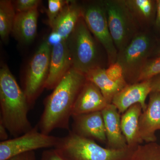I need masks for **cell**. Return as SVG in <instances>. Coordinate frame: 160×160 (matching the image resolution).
<instances>
[{"instance_id":"1","label":"cell","mask_w":160,"mask_h":160,"mask_svg":"<svg viewBox=\"0 0 160 160\" xmlns=\"http://www.w3.org/2000/svg\"><path fill=\"white\" fill-rule=\"evenodd\" d=\"M86 82L85 75L72 67L44 102L37 126L41 132L49 135L56 129L70 131L75 103Z\"/></svg>"},{"instance_id":"2","label":"cell","mask_w":160,"mask_h":160,"mask_svg":"<svg viewBox=\"0 0 160 160\" xmlns=\"http://www.w3.org/2000/svg\"><path fill=\"white\" fill-rule=\"evenodd\" d=\"M0 123L13 138L33 128L28 118L30 108L25 93L6 65L0 70Z\"/></svg>"},{"instance_id":"3","label":"cell","mask_w":160,"mask_h":160,"mask_svg":"<svg viewBox=\"0 0 160 160\" xmlns=\"http://www.w3.org/2000/svg\"><path fill=\"white\" fill-rule=\"evenodd\" d=\"M136 148H104L94 140L82 137L70 130L66 136L60 138L54 148L66 160H131Z\"/></svg>"},{"instance_id":"4","label":"cell","mask_w":160,"mask_h":160,"mask_svg":"<svg viewBox=\"0 0 160 160\" xmlns=\"http://www.w3.org/2000/svg\"><path fill=\"white\" fill-rule=\"evenodd\" d=\"M66 42L74 69L85 75L92 69L102 67L97 45L83 17Z\"/></svg>"},{"instance_id":"5","label":"cell","mask_w":160,"mask_h":160,"mask_svg":"<svg viewBox=\"0 0 160 160\" xmlns=\"http://www.w3.org/2000/svg\"><path fill=\"white\" fill-rule=\"evenodd\" d=\"M104 3L109 31L118 52L139 32V23L125 0H108Z\"/></svg>"},{"instance_id":"6","label":"cell","mask_w":160,"mask_h":160,"mask_svg":"<svg viewBox=\"0 0 160 160\" xmlns=\"http://www.w3.org/2000/svg\"><path fill=\"white\" fill-rule=\"evenodd\" d=\"M156 42L148 32H139L125 49L118 52L116 62L122 67L128 85L138 82L141 70L150 58Z\"/></svg>"},{"instance_id":"7","label":"cell","mask_w":160,"mask_h":160,"mask_svg":"<svg viewBox=\"0 0 160 160\" xmlns=\"http://www.w3.org/2000/svg\"><path fill=\"white\" fill-rule=\"evenodd\" d=\"M51 46L44 40L35 53L29 64L24 82V91L30 109L45 89L49 74Z\"/></svg>"},{"instance_id":"8","label":"cell","mask_w":160,"mask_h":160,"mask_svg":"<svg viewBox=\"0 0 160 160\" xmlns=\"http://www.w3.org/2000/svg\"><path fill=\"white\" fill-rule=\"evenodd\" d=\"M82 7L86 26L104 47L109 66L116 62L118 51L109 31L104 1L89 2Z\"/></svg>"},{"instance_id":"9","label":"cell","mask_w":160,"mask_h":160,"mask_svg":"<svg viewBox=\"0 0 160 160\" xmlns=\"http://www.w3.org/2000/svg\"><path fill=\"white\" fill-rule=\"evenodd\" d=\"M60 138L41 132L38 126L20 136L0 142V160H7L25 152L43 148H54Z\"/></svg>"},{"instance_id":"10","label":"cell","mask_w":160,"mask_h":160,"mask_svg":"<svg viewBox=\"0 0 160 160\" xmlns=\"http://www.w3.org/2000/svg\"><path fill=\"white\" fill-rule=\"evenodd\" d=\"M72 118L71 131L75 134L100 142H107L102 111L72 116Z\"/></svg>"},{"instance_id":"11","label":"cell","mask_w":160,"mask_h":160,"mask_svg":"<svg viewBox=\"0 0 160 160\" xmlns=\"http://www.w3.org/2000/svg\"><path fill=\"white\" fill-rule=\"evenodd\" d=\"M147 108L139 119V137L141 142H154L156 132L160 130V92H151Z\"/></svg>"},{"instance_id":"12","label":"cell","mask_w":160,"mask_h":160,"mask_svg":"<svg viewBox=\"0 0 160 160\" xmlns=\"http://www.w3.org/2000/svg\"><path fill=\"white\" fill-rule=\"evenodd\" d=\"M151 92L150 79L129 84L115 96L112 104L116 107L120 114H123L129 107L138 103L144 111L147 108L146 98Z\"/></svg>"},{"instance_id":"13","label":"cell","mask_w":160,"mask_h":160,"mask_svg":"<svg viewBox=\"0 0 160 160\" xmlns=\"http://www.w3.org/2000/svg\"><path fill=\"white\" fill-rule=\"evenodd\" d=\"M72 67L66 40H63L52 47L49 74L45 89H54Z\"/></svg>"},{"instance_id":"14","label":"cell","mask_w":160,"mask_h":160,"mask_svg":"<svg viewBox=\"0 0 160 160\" xmlns=\"http://www.w3.org/2000/svg\"><path fill=\"white\" fill-rule=\"evenodd\" d=\"M108 105L100 89L86 80L75 103L72 116L101 112Z\"/></svg>"},{"instance_id":"15","label":"cell","mask_w":160,"mask_h":160,"mask_svg":"<svg viewBox=\"0 0 160 160\" xmlns=\"http://www.w3.org/2000/svg\"><path fill=\"white\" fill-rule=\"evenodd\" d=\"M104 120L108 147L122 149L129 147L121 129V117L118 110L112 104L107 105L102 111Z\"/></svg>"},{"instance_id":"16","label":"cell","mask_w":160,"mask_h":160,"mask_svg":"<svg viewBox=\"0 0 160 160\" xmlns=\"http://www.w3.org/2000/svg\"><path fill=\"white\" fill-rule=\"evenodd\" d=\"M83 17L82 7L74 1H68L51 26L52 31L57 32L66 40Z\"/></svg>"},{"instance_id":"17","label":"cell","mask_w":160,"mask_h":160,"mask_svg":"<svg viewBox=\"0 0 160 160\" xmlns=\"http://www.w3.org/2000/svg\"><path fill=\"white\" fill-rule=\"evenodd\" d=\"M38 17V9L16 12L12 32L21 42L31 43L36 35Z\"/></svg>"},{"instance_id":"18","label":"cell","mask_w":160,"mask_h":160,"mask_svg":"<svg viewBox=\"0 0 160 160\" xmlns=\"http://www.w3.org/2000/svg\"><path fill=\"white\" fill-rule=\"evenodd\" d=\"M142 112L140 104H136L129 107L121 117V129L127 145L136 148L142 143L139 137V119Z\"/></svg>"},{"instance_id":"19","label":"cell","mask_w":160,"mask_h":160,"mask_svg":"<svg viewBox=\"0 0 160 160\" xmlns=\"http://www.w3.org/2000/svg\"><path fill=\"white\" fill-rule=\"evenodd\" d=\"M87 81L94 84L102 93L108 104H111L113 98L128 84L112 80L106 74V69L98 67L85 74Z\"/></svg>"},{"instance_id":"20","label":"cell","mask_w":160,"mask_h":160,"mask_svg":"<svg viewBox=\"0 0 160 160\" xmlns=\"http://www.w3.org/2000/svg\"><path fill=\"white\" fill-rule=\"evenodd\" d=\"M125 1L139 23H149L153 21L157 11L156 1L152 0Z\"/></svg>"},{"instance_id":"21","label":"cell","mask_w":160,"mask_h":160,"mask_svg":"<svg viewBox=\"0 0 160 160\" xmlns=\"http://www.w3.org/2000/svg\"><path fill=\"white\" fill-rule=\"evenodd\" d=\"M16 12L13 2L9 0L0 1V36L4 42H7L12 32Z\"/></svg>"},{"instance_id":"22","label":"cell","mask_w":160,"mask_h":160,"mask_svg":"<svg viewBox=\"0 0 160 160\" xmlns=\"http://www.w3.org/2000/svg\"><path fill=\"white\" fill-rule=\"evenodd\" d=\"M131 160H160V145L154 142L139 145L135 149Z\"/></svg>"},{"instance_id":"23","label":"cell","mask_w":160,"mask_h":160,"mask_svg":"<svg viewBox=\"0 0 160 160\" xmlns=\"http://www.w3.org/2000/svg\"><path fill=\"white\" fill-rule=\"evenodd\" d=\"M160 74V57L147 60L140 72L138 82L151 79Z\"/></svg>"},{"instance_id":"24","label":"cell","mask_w":160,"mask_h":160,"mask_svg":"<svg viewBox=\"0 0 160 160\" xmlns=\"http://www.w3.org/2000/svg\"><path fill=\"white\" fill-rule=\"evenodd\" d=\"M68 1L63 0H49L47 16L48 23L51 27L54 20L57 17L63 7L67 3Z\"/></svg>"},{"instance_id":"25","label":"cell","mask_w":160,"mask_h":160,"mask_svg":"<svg viewBox=\"0 0 160 160\" xmlns=\"http://www.w3.org/2000/svg\"><path fill=\"white\" fill-rule=\"evenodd\" d=\"M106 72L108 76L115 82L127 84L124 77L122 67L117 62L109 65V67L106 69Z\"/></svg>"},{"instance_id":"26","label":"cell","mask_w":160,"mask_h":160,"mask_svg":"<svg viewBox=\"0 0 160 160\" xmlns=\"http://www.w3.org/2000/svg\"><path fill=\"white\" fill-rule=\"evenodd\" d=\"M41 1L39 0H17L13 2L16 12H23L38 9Z\"/></svg>"},{"instance_id":"27","label":"cell","mask_w":160,"mask_h":160,"mask_svg":"<svg viewBox=\"0 0 160 160\" xmlns=\"http://www.w3.org/2000/svg\"><path fill=\"white\" fill-rule=\"evenodd\" d=\"M40 160H66L56 149L53 148L43 151Z\"/></svg>"},{"instance_id":"28","label":"cell","mask_w":160,"mask_h":160,"mask_svg":"<svg viewBox=\"0 0 160 160\" xmlns=\"http://www.w3.org/2000/svg\"><path fill=\"white\" fill-rule=\"evenodd\" d=\"M7 160H36L34 151L19 154Z\"/></svg>"},{"instance_id":"29","label":"cell","mask_w":160,"mask_h":160,"mask_svg":"<svg viewBox=\"0 0 160 160\" xmlns=\"http://www.w3.org/2000/svg\"><path fill=\"white\" fill-rule=\"evenodd\" d=\"M46 40L51 47L60 43L63 40L62 38L61 37L59 34L52 31L51 32V33L49 34Z\"/></svg>"},{"instance_id":"30","label":"cell","mask_w":160,"mask_h":160,"mask_svg":"<svg viewBox=\"0 0 160 160\" xmlns=\"http://www.w3.org/2000/svg\"><path fill=\"white\" fill-rule=\"evenodd\" d=\"M151 80L152 92H160V74L152 78Z\"/></svg>"},{"instance_id":"31","label":"cell","mask_w":160,"mask_h":160,"mask_svg":"<svg viewBox=\"0 0 160 160\" xmlns=\"http://www.w3.org/2000/svg\"><path fill=\"white\" fill-rule=\"evenodd\" d=\"M8 130L6 127L2 123H0V140L1 142L6 141L8 139Z\"/></svg>"},{"instance_id":"32","label":"cell","mask_w":160,"mask_h":160,"mask_svg":"<svg viewBox=\"0 0 160 160\" xmlns=\"http://www.w3.org/2000/svg\"><path fill=\"white\" fill-rule=\"evenodd\" d=\"M160 57V39L156 42L150 58Z\"/></svg>"},{"instance_id":"33","label":"cell","mask_w":160,"mask_h":160,"mask_svg":"<svg viewBox=\"0 0 160 160\" xmlns=\"http://www.w3.org/2000/svg\"><path fill=\"white\" fill-rule=\"evenodd\" d=\"M157 16L156 24L160 30V0L156 1Z\"/></svg>"}]
</instances>
